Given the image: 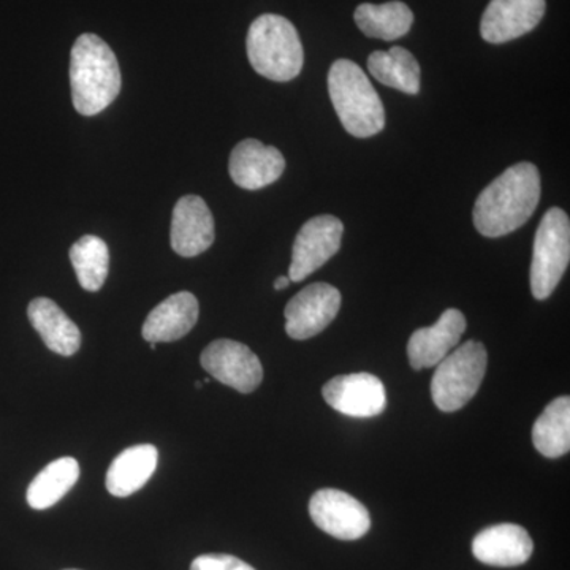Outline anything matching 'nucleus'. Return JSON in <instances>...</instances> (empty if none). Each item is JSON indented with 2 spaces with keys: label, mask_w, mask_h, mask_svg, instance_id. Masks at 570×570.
<instances>
[{
  "label": "nucleus",
  "mask_w": 570,
  "mask_h": 570,
  "mask_svg": "<svg viewBox=\"0 0 570 570\" xmlns=\"http://www.w3.org/2000/svg\"><path fill=\"white\" fill-rule=\"evenodd\" d=\"M540 200V174L531 163L509 167L480 193L474 225L480 235L499 238L528 223Z\"/></svg>",
  "instance_id": "nucleus-1"
},
{
  "label": "nucleus",
  "mask_w": 570,
  "mask_h": 570,
  "mask_svg": "<svg viewBox=\"0 0 570 570\" xmlns=\"http://www.w3.org/2000/svg\"><path fill=\"white\" fill-rule=\"evenodd\" d=\"M121 70L115 52L96 33H82L70 55L71 100L82 116H96L121 92Z\"/></svg>",
  "instance_id": "nucleus-2"
},
{
  "label": "nucleus",
  "mask_w": 570,
  "mask_h": 570,
  "mask_svg": "<svg viewBox=\"0 0 570 570\" xmlns=\"http://www.w3.org/2000/svg\"><path fill=\"white\" fill-rule=\"evenodd\" d=\"M328 94L344 129L356 138H370L385 127V108L362 67L337 59L330 67Z\"/></svg>",
  "instance_id": "nucleus-3"
},
{
  "label": "nucleus",
  "mask_w": 570,
  "mask_h": 570,
  "mask_svg": "<svg viewBox=\"0 0 570 570\" xmlns=\"http://www.w3.org/2000/svg\"><path fill=\"white\" fill-rule=\"evenodd\" d=\"M246 48L253 69L268 80L285 82L302 73L305 51L287 18L273 13L258 17L247 32Z\"/></svg>",
  "instance_id": "nucleus-4"
},
{
  "label": "nucleus",
  "mask_w": 570,
  "mask_h": 570,
  "mask_svg": "<svg viewBox=\"0 0 570 570\" xmlns=\"http://www.w3.org/2000/svg\"><path fill=\"white\" fill-rule=\"evenodd\" d=\"M489 354L479 341H468L445 356L431 381V396L442 412H455L475 396L487 373Z\"/></svg>",
  "instance_id": "nucleus-5"
},
{
  "label": "nucleus",
  "mask_w": 570,
  "mask_h": 570,
  "mask_svg": "<svg viewBox=\"0 0 570 570\" xmlns=\"http://www.w3.org/2000/svg\"><path fill=\"white\" fill-rule=\"evenodd\" d=\"M570 261V220L561 208L543 214L535 232L530 272L535 299H547L561 283Z\"/></svg>",
  "instance_id": "nucleus-6"
},
{
  "label": "nucleus",
  "mask_w": 570,
  "mask_h": 570,
  "mask_svg": "<svg viewBox=\"0 0 570 570\" xmlns=\"http://www.w3.org/2000/svg\"><path fill=\"white\" fill-rule=\"evenodd\" d=\"M344 224L332 214H321L303 225L296 235L292 264L288 268L291 283H299L317 272L340 250Z\"/></svg>",
  "instance_id": "nucleus-7"
},
{
  "label": "nucleus",
  "mask_w": 570,
  "mask_h": 570,
  "mask_svg": "<svg viewBox=\"0 0 570 570\" xmlns=\"http://www.w3.org/2000/svg\"><path fill=\"white\" fill-rule=\"evenodd\" d=\"M200 363L209 376L245 395L257 390L264 381L261 360L238 341H213L202 352Z\"/></svg>",
  "instance_id": "nucleus-8"
},
{
  "label": "nucleus",
  "mask_w": 570,
  "mask_h": 570,
  "mask_svg": "<svg viewBox=\"0 0 570 570\" xmlns=\"http://www.w3.org/2000/svg\"><path fill=\"white\" fill-rule=\"evenodd\" d=\"M340 307L341 294L336 287L326 283L307 285L285 306V332L292 340H309L335 321Z\"/></svg>",
  "instance_id": "nucleus-9"
},
{
  "label": "nucleus",
  "mask_w": 570,
  "mask_h": 570,
  "mask_svg": "<svg viewBox=\"0 0 570 570\" xmlns=\"http://www.w3.org/2000/svg\"><path fill=\"white\" fill-rule=\"evenodd\" d=\"M309 515L317 528L340 540L362 539L371 528L365 505L341 490L316 491L309 501Z\"/></svg>",
  "instance_id": "nucleus-10"
},
{
  "label": "nucleus",
  "mask_w": 570,
  "mask_h": 570,
  "mask_svg": "<svg viewBox=\"0 0 570 570\" xmlns=\"http://www.w3.org/2000/svg\"><path fill=\"white\" fill-rule=\"evenodd\" d=\"M322 395L328 406L347 417L373 419L387 407L384 384L370 373L333 377L322 389Z\"/></svg>",
  "instance_id": "nucleus-11"
},
{
  "label": "nucleus",
  "mask_w": 570,
  "mask_h": 570,
  "mask_svg": "<svg viewBox=\"0 0 570 570\" xmlns=\"http://www.w3.org/2000/svg\"><path fill=\"white\" fill-rule=\"evenodd\" d=\"M546 0H491L480 21V36L501 45L534 31L546 14Z\"/></svg>",
  "instance_id": "nucleus-12"
},
{
  "label": "nucleus",
  "mask_w": 570,
  "mask_h": 570,
  "mask_svg": "<svg viewBox=\"0 0 570 570\" xmlns=\"http://www.w3.org/2000/svg\"><path fill=\"white\" fill-rule=\"evenodd\" d=\"M214 217L204 198L186 195L179 198L171 217L170 242L181 257H197L214 243Z\"/></svg>",
  "instance_id": "nucleus-13"
},
{
  "label": "nucleus",
  "mask_w": 570,
  "mask_h": 570,
  "mask_svg": "<svg viewBox=\"0 0 570 570\" xmlns=\"http://www.w3.org/2000/svg\"><path fill=\"white\" fill-rule=\"evenodd\" d=\"M466 332V317L459 309L442 313L433 326L412 333L407 344L409 363L414 370L438 366L453 351Z\"/></svg>",
  "instance_id": "nucleus-14"
},
{
  "label": "nucleus",
  "mask_w": 570,
  "mask_h": 570,
  "mask_svg": "<svg viewBox=\"0 0 570 570\" xmlns=\"http://www.w3.org/2000/svg\"><path fill=\"white\" fill-rule=\"evenodd\" d=\"M285 170V159L275 146L247 138L235 146L230 154L228 171L236 186L258 190L276 183Z\"/></svg>",
  "instance_id": "nucleus-15"
},
{
  "label": "nucleus",
  "mask_w": 570,
  "mask_h": 570,
  "mask_svg": "<svg viewBox=\"0 0 570 570\" xmlns=\"http://www.w3.org/2000/svg\"><path fill=\"white\" fill-rule=\"evenodd\" d=\"M534 542L524 528L513 523L494 524L472 540L475 560L494 568H515L530 560Z\"/></svg>",
  "instance_id": "nucleus-16"
},
{
  "label": "nucleus",
  "mask_w": 570,
  "mask_h": 570,
  "mask_svg": "<svg viewBox=\"0 0 570 570\" xmlns=\"http://www.w3.org/2000/svg\"><path fill=\"white\" fill-rule=\"evenodd\" d=\"M200 314L190 292H178L154 307L142 324L141 335L148 343H174L194 328Z\"/></svg>",
  "instance_id": "nucleus-17"
},
{
  "label": "nucleus",
  "mask_w": 570,
  "mask_h": 570,
  "mask_svg": "<svg viewBox=\"0 0 570 570\" xmlns=\"http://www.w3.org/2000/svg\"><path fill=\"white\" fill-rule=\"evenodd\" d=\"M28 317L45 346L55 354L71 356L81 347V333L77 324L50 298L32 299Z\"/></svg>",
  "instance_id": "nucleus-18"
},
{
  "label": "nucleus",
  "mask_w": 570,
  "mask_h": 570,
  "mask_svg": "<svg viewBox=\"0 0 570 570\" xmlns=\"http://www.w3.org/2000/svg\"><path fill=\"white\" fill-rule=\"evenodd\" d=\"M157 463H159V452L154 445H134L112 460L105 485L112 497H130L148 483L156 472Z\"/></svg>",
  "instance_id": "nucleus-19"
},
{
  "label": "nucleus",
  "mask_w": 570,
  "mask_h": 570,
  "mask_svg": "<svg viewBox=\"0 0 570 570\" xmlns=\"http://www.w3.org/2000/svg\"><path fill=\"white\" fill-rule=\"evenodd\" d=\"M367 70L382 85L404 94L420 92L422 70L415 56L403 47H393L389 51H374L367 58Z\"/></svg>",
  "instance_id": "nucleus-20"
},
{
  "label": "nucleus",
  "mask_w": 570,
  "mask_h": 570,
  "mask_svg": "<svg viewBox=\"0 0 570 570\" xmlns=\"http://www.w3.org/2000/svg\"><path fill=\"white\" fill-rule=\"evenodd\" d=\"M354 20L360 31L371 39L396 40L406 36L414 24V13L400 0L374 6L362 3L356 7Z\"/></svg>",
  "instance_id": "nucleus-21"
},
{
  "label": "nucleus",
  "mask_w": 570,
  "mask_h": 570,
  "mask_svg": "<svg viewBox=\"0 0 570 570\" xmlns=\"http://www.w3.org/2000/svg\"><path fill=\"white\" fill-rule=\"evenodd\" d=\"M80 479V464L71 456L52 461L47 468L41 469L39 475L29 485L28 504L33 510H47L59 501Z\"/></svg>",
  "instance_id": "nucleus-22"
},
{
  "label": "nucleus",
  "mask_w": 570,
  "mask_h": 570,
  "mask_svg": "<svg viewBox=\"0 0 570 570\" xmlns=\"http://www.w3.org/2000/svg\"><path fill=\"white\" fill-rule=\"evenodd\" d=\"M532 442L547 459H560L570 450V397L551 401L532 426Z\"/></svg>",
  "instance_id": "nucleus-23"
},
{
  "label": "nucleus",
  "mask_w": 570,
  "mask_h": 570,
  "mask_svg": "<svg viewBox=\"0 0 570 570\" xmlns=\"http://www.w3.org/2000/svg\"><path fill=\"white\" fill-rule=\"evenodd\" d=\"M70 262L78 283L88 292H99L107 281L110 253L99 236L86 235L70 247Z\"/></svg>",
  "instance_id": "nucleus-24"
},
{
  "label": "nucleus",
  "mask_w": 570,
  "mask_h": 570,
  "mask_svg": "<svg viewBox=\"0 0 570 570\" xmlns=\"http://www.w3.org/2000/svg\"><path fill=\"white\" fill-rule=\"evenodd\" d=\"M190 570H255L253 566L232 557V554L212 553L195 558Z\"/></svg>",
  "instance_id": "nucleus-25"
},
{
  "label": "nucleus",
  "mask_w": 570,
  "mask_h": 570,
  "mask_svg": "<svg viewBox=\"0 0 570 570\" xmlns=\"http://www.w3.org/2000/svg\"><path fill=\"white\" fill-rule=\"evenodd\" d=\"M288 285H291V279H288V276H279L275 281L276 291H284V288L288 287Z\"/></svg>",
  "instance_id": "nucleus-26"
},
{
  "label": "nucleus",
  "mask_w": 570,
  "mask_h": 570,
  "mask_svg": "<svg viewBox=\"0 0 570 570\" xmlns=\"http://www.w3.org/2000/svg\"><path fill=\"white\" fill-rule=\"evenodd\" d=\"M195 387L202 389L204 387V384H202V382H195Z\"/></svg>",
  "instance_id": "nucleus-27"
},
{
  "label": "nucleus",
  "mask_w": 570,
  "mask_h": 570,
  "mask_svg": "<svg viewBox=\"0 0 570 570\" xmlns=\"http://www.w3.org/2000/svg\"><path fill=\"white\" fill-rule=\"evenodd\" d=\"M149 348H151V351H154V348H156V343H149Z\"/></svg>",
  "instance_id": "nucleus-28"
},
{
  "label": "nucleus",
  "mask_w": 570,
  "mask_h": 570,
  "mask_svg": "<svg viewBox=\"0 0 570 570\" xmlns=\"http://www.w3.org/2000/svg\"><path fill=\"white\" fill-rule=\"evenodd\" d=\"M69 570H77V569H69Z\"/></svg>",
  "instance_id": "nucleus-29"
}]
</instances>
